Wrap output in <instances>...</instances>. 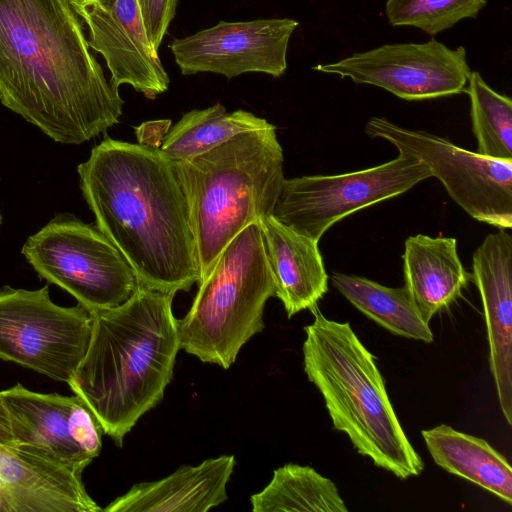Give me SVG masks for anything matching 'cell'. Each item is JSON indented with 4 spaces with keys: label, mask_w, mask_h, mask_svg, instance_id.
<instances>
[{
    "label": "cell",
    "mask_w": 512,
    "mask_h": 512,
    "mask_svg": "<svg viewBox=\"0 0 512 512\" xmlns=\"http://www.w3.org/2000/svg\"><path fill=\"white\" fill-rule=\"evenodd\" d=\"M88 30V44L110 72V83L132 86L148 99L170 83L158 54L150 46L136 0H70Z\"/></svg>",
    "instance_id": "cell-14"
},
{
    "label": "cell",
    "mask_w": 512,
    "mask_h": 512,
    "mask_svg": "<svg viewBox=\"0 0 512 512\" xmlns=\"http://www.w3.org/2000/svg\"><path fill=\"white\" fill-rule=\"evenodd\" d=\"M82 474L0 444V512H99Z\"/></svg>",
    "instance_id": "cell-16"
},
{
    "label": "cell",
    "mask_w": 512,
    "mask_h": 512,
    "mask_svg": "<svg viewBox=\"0 0 512 512\" xmlns=\"http://www.w3.org/2000/svg\"><path fill=\"white\" fill-rule=\"evenodd\" d=\"M39 277L71 294L90 313L127 301L138 286L123 254L96 226L58 215L21 250Z\"/></svg>",
    "instance_id": "cell-7"
},
{
    "label": "cell",
    "mask_w": 512,
    "mask_h": 512,
    "mask_svg": "<svg viewBox=\"0 0 512 512\" xmlns=\"http://www.w3.org/2000/svg\"><path fill=\"white\" fill-rule=\"evenodd\" d=\"M198 285L189 311L177 319L180 349L228 369L263 330L265 304L275 296L258 222L229 242Z\"/></svg>",
    "instance_id": "cell-6"
},
{
    "label": "cell",
    "mask_w": 512,
    "mask_h": 512,
    "mask_svg": "<svg viewBox=\"0 0 512 512\" xmlns=\"http://www.w3.org/2000/svg\"><path fill=\"white\" fill-rule=\"evenodd\" d=\"M470 99L472 130L476 153L512 160V101L494 91L478 71H471L464 90Z\"/></svg>",
    "instance_id": "cell-24"
},
{
    "label": "cell",
    "mask_w": 512,
    "mask_h": 512,
    "mask_svg": "<svg viewBox=\"0 0 512 512\" xmlns=\"http://www.w3.org/2000/svg\"><path fill=\"white\" fill-rule=\"evenodd\" d=\"M304 327L303 364L321 393L335 430L344 432L362 456L400 479L418 476L424 463L406 436L388 397L375 358L349 322L310 309Z\"/></svg>",
    "instance_id": "cell-4"
},
{
    "label": "cell",
    "mask_w": 512,
    "mask_h": 512,
    "mask_svg": "<svg viewBox=\"0 0 512 512\" xmlns=\"http://www.w3.org/2000/svg\"><path fill=\"white\" fill-rule=\"evenodd\" d=\"M234 455L209 458L196 466L183 465L169 476L134 484L105 512H205L228 499Z\"/></svg>",
    "instance_id": "cell-17"
},
{
    "label": "cell",
    "mask_w": 512,
    "mask_h": 512,
    "mask_svg": "<svg viewBox=\"0 0 512 512\" xmlns=\"http://www.w3.org/2000/svg\"><path fill=\"white\" fill-rule=\"evenodd\" d=\"M91 313L55 304L49 287L0 288V358L69 383L88 349Z\"/></svg>",
    "instance_id": "cell-8"
},
{
    "label": "cell",
    "mask_w": 512,
    "mask_h": 512,
    "mask_svg": "<svg viewBox=\"0 0 512 512\" xmlns=\"http://www.w3.org/2000/svg\"><path fill=\"white\" fill-rule=\"evenodd\" d=\"M14 448L77 473L99 456L103 428L76 394L38 393L17 383L0 391Z\"/></svg>",
    "instance_id": "cell-11"
},
{
    "label": "cell",
    "mask_w": 512,
    "mask_h": 512,
    "mask_svg": "<svg viewBox=\"0 0 512 512\" xmlns=\"http://www.w3.org/2000/svg\"><path fill=\"white\" fill-rule=\"evenodd\" d=\"M264 118L251 112H227L216 103L205 109L185 113L168 131L159 147L174 162L191 160L233 138L255 130L272 127Z\"/></svg>",
    "instance_id": "cell-22"
},
{
    "label": "cell",
    "mask_w": 512,
    "mask_h": 512,
    "mask_svg": "<svg viewBox=\"0 0 512 512\" xmlns=\"http://www.w3.org/2000/svg\"><path fill=\"white\" fill-rule=\"evenodd\" d=\"M313 69L380 87L408 101L462 93L471 72L464 47L451 49L435 39L387 44Z\"/></svg>",
    "instance_id": "cell-12"
},
{
    "label": "cell",
    "mask_w": 512,
    "mask_h": 512,
    "mask_svg": "<svg viewBox=\"0 0 512 512\" xmlns=\"http://www.w3.org/2000/svg\"><path fill=\"white\" fill-rule=\"evenodd\" d=\"M487 0H387L385 14L392 26H412L433 36L462 19L475 18Z\"/></svg>",
    "instance_id": "cell-25"
},
{
    "label": "cell",
    "mask_w": 512,
    "mask_h": 512,
    "mask_svg": "<svg viewBox=\"0 0 512 512\" xmlns=\"http://www.w3.org/2000/svg\"><path fill=\"white\" fill-rule=\"evenodd\" d=\"M333 286L361 313L394 335L431 343L433 333L408 291L368 278L333 272Z\"/></svg>",
    "instance_id": "cell-21"
},
{
    "label": "cell",
    "mask_w": 512,
    "mask_h": 512,
    "mask_svg": "<svg viewBox=\"0 0 512 512\" xmlns=\"http://www.w3.org/2000/svg\"><path fill=\"white\" fill-rule=\"evenodd\" d=\"M402 258L404 287L427 323L449 307L472 280L452 237L410 236Z\"/></svg>",
    "instance_id": "cell-19"
},
{
    "label": "cell",
    "mask_w": 512,
    "mask_h": 512,
    "mask_svg": "<svg viewBox=\"0 0 512 512\" xmlns=\"http://www.w3.org/2000/svg\"><path fill=\"white\" fill-rule=\"evenodd\" d=\"M283 164L274 125L175 162L189 205L200 280L236 235L273 213L285 179Z\"/></svg>",
    "instance_id": "cell-5"
},
{
    "label": "cell",
    "mask_w": 512,
    "mask_h": 512,
    "mask_svg": "<svg viewBox=\"0 0 512 512\" xmlns=\"http://www.w3.org/2000/svg\"><path fill=\"white\" fill-rule=\"evenodd\" d=\"M253 512H347L336 485L310 466L289 463L274 470L269 484L251 495Z\"/></svg>",
    "instance_id": "cell-23"
},
{
    "label": "cell",
    "mask_w": 512,
    "mask_h": 512,
    "mask_svg": "<svg viewBox=\"0 0 512 512\" xmlns=\"http://www.w3.org/2000/svg\"><path fill=\"white\" fill-rule=\"evenodd\" d=\"M0 444L14 448L9 415L0 401Z\"/></svg>",
    "instance_id": "cell-27"
},
{
    "label": "cell",
    "mask_w": 512,
    "mask_h": 512,
    "mask_svg": "<svg viewBox=\"0 0 512 512\" xmlns=\"http://www.w3.org/2000/svg\"><path fill=\"white\" fill-rule=\"evenodd\" d=\"M265 253L287 317L310 309L328 291V275L318 242L276 219L259 220Z\"/></svg>",
    "instance_id": "cell-18"
},
{
    "label": "cell",
    "mask_w": 512,
    "mask_h": 512,
    "mask_svg": "<svg viewBox=\"0 0 512 512\" xmlns=\"http://www.w3.org/2000/svg\"><path fill=\"white\" fill-rule=\"evenodd\" d=\"M0 102L63 144L105 133L124 104L70 0H0Z\"/></svg>",
    "instance_id": "cell-1"
},
{
    "label": "cell",
    "mask_w": 512,
    "mask_h": 512,
    "mask_svg": "<svg viewBox=\"0 0 512 512\" xmlns=\"http://www.w3.org/2000/svg\"><path fill=\"white\" fill-rule=\"evenodd\" d=\"M431 176L407 154L367 169L284 179L272 215L317 242L335 223L365 207L399 196Z\"/></svg>",
    "instance_id": "cell-9"
},
{
    "label": "cell",
    "mask_w": 512,
    "mask_h": 512,
    "mask_svg": "<svg viewBox=\"0 0 512 512\" xmlns=\"http://www.w3.org/2000/svg\"><path fill=\"white\" fill-rule=\"evenodd\" d=\"M299 23L288 18L220 21L169 44L183 75L212 72L231 79L247 72L280 77L287 69V48Z\"/></svg>",
    "instance_id": "cell-13"
},
{
    "label": "cell",
    "mask_w": 512,
    "mask_h": 512,
    "mask_svg": "<svg viewBox=\"0 0 512 512\" xmlns=\"http://www.w3.org/2000/svg\"><path fill=\"white\" fill-rule=\"evenodd\" d=\"M1 219H2V217H1V213H0V224H1Z\"/></svg>",
    "instance_id": "cell-28"
},
{
    "label": "cell",
    "mask_w": 512,
    "mask_h": 512,
    "mask_svg": "<svg viewBox=\"0 0 512 512\" xmlns=\"http://www.w3.org/2000/svg\"><path fill=\"white\" fill-rule=\"evenodd\" d=\"M471 275L482 299L498 402L512 425V237L505 229L488 234L475 250Z\"/></svg>",
    "instance_id": "cell-15"
},
{
    "label": "cell",
    "mask_w": 512,
    "mask_h": 512,
    "mask_svg": "<svg viewBox=\"0 0 512 512\" xmlns=\"http://www.w3.org/2000/svg\"><path fill=\"white\" fill-rule=\"evenodd\" d=\"M173 298L138 283L124 303L91 312L90 343L68 385L118 447L173 377L180 350Z\"/></svg>",
    "instance_id": "cell-3"
},
{
    "label": "cell",
    "mask_w": 512,
    "mask_h": 512,
    "mask_svg": "<svg viewBox=\"0 0 512 512\" xmlns=\"http://www.w3.org/2000/svg\"><path fill=\"white\" fill-rule=\"evenodd\" d=\"M365 132L425 164L431 176L439 179L456 204L475 220L498 229L512 228V160L468 151L445 138L403 128L384 117L369 119Z\"/></svg>",
    "instance_id": "cell-10"
},
{
    "label": "cell",
    "mask_w": 512,
    "mask_h": 512,
    "mask_svg": "<svg viewBox=\"0 0 512 512\" xmlns=\"http://www.w3.org/2000/svg\"><path fill=\"white\" fill-rule=\"evenodd\" d=\"M434 462L512 504V469L487 441L441 424L421 431Z\"/></svg>",
    "instance_id": "cell-20"
},
{
    "label": "cell",
    "mask_w": 512,
    "mask_h": 512,
    "mask_svg": "<svg viewBox=\"0 0 512 512\" xmlns=\"http://www.w3.org/2000/svg\"><path fill=\"white\" fill-rule=\"evenodd\" d=\"M78 174L96 226L139 284L175 295L199 282L189 205L174 161L157 147L106 136Z\"/></svg>",
    "instance_id": "cell-2"
},
{
    "label": "cell",
    "mask_w": 512,
    "mask_h": 512,
    "mask_svg": "<svg viewBox=\"0 0 512 512\" xmlns=\"http://www.w3.org/2000/svg\"><path fill=\"white\" fill-rule=\"evenodd\" d=\"M144 28L155 54L176 13L177 0H136Z\"/></svg>",
    "instance_id": "cell-26"
}]
</instances>
